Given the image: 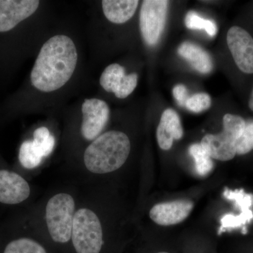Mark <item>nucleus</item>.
Segmentation results:
<instances>
[{"mask_svg":"<svg viewBox=\"0 0 253 253\" xmlns=\"http://www.w3.org/2000/svg\"><path fill=\"white\" fill-rule=\"evenodd\" d=\"M78 60L77 48L71 38L53 36L37 56L30 76L32 86L42 92L61 89L72 78Z\"/></svg>","mask_w":253,"mask_h":253,"instance_id":"1","label":"nucleus"},{"mask_svg":"<svg viewBox=\"0 0 253 253\" xmlns=\"http://www.w3.org/2000/svg\"><path fill=\"white\" fill-rule=\"evenodd\" d=\"M129 137L120 131H109L98 136L86 148L84 163L95 174L114 172L122 167L130 153Z\"/></svg>","mask_w":253,"mask_h":253,"instance_id":"2","label":"nucleus"},{"mask_svg":"<svg viewBox=\"0 0 253 253\" xmlns=\"http://www.w3.org/2000/svg\"><path fill=\"white\" fill-rule=\"evenodd\" d=\"M75 201L71 195L58 194L48 201L46 221L48 231L55 242L65 244L72 235Z\"/></svg>","mask_w":253,"mask_h":253,"instance_id":"3","label":"nucleus"},{"mask_svg":"<svg viewBox=\"0 0 253 253\" xmlns=\"http://www.w3.org/2000/svg\"><path fill=\"white\" fill-rule=\"evenodd\" d=\"M71 238L77 253H100L103 246L102 227L92 211L81 208L75 213Z\"/></svg>","mask_w":253,"mask_h":253,"instance_id":"4","label":"nucleus"},{"mask_svg":"<svg viewBox=\"0 0 253 253\" xmlns=\"http://www.w3.org/2000/svg\"><path fill=\"white\" fill-rule=\"evenodd\" d=\"M169 1L166 0H145L141 4L139 28L145 42L149 46L157 44L167 18Z\"/></svg>","mask_w":253,"mask_h":253,"instance_id":"5","label":"nucleus"},{"mask_svg":"<svg viewBox=\"0 0 253 253\" xmlns=\"http://www.w3.org/2000/svg\"><path fill=\"white\" fill-rule=\"evenodd\" d=\"M82 135L88 141L96 139L107 124L110 109L107 103L99 99H85L82 105Z\"/></svg>","mask_w":253,"mask_h":253,"instance_id":"6","label":"nucleus"},{"mask_svg":"<svg viewBox=\"0 0 253 253\" xmlns=\"http://www.w3.org/2000/svg\"><path fill=\"white\" fill-rule=\"evenodd\" d=\"M228 47L240 71L253 73V38L239 26H233L226 36Z\"/></svg>","mask_w":253,"mask_h":253,"instance_id":"7","label":"nucleus"},{"mask_svg":"<svg viewBox=\"0 0 253 253\" xmlns=\"http://www.w3.org/2000/svg\"><path fill=\"white\" fill-rule=\"evenodd\" d=\"M99 83L105 91L113 93L118 99H126L136 89L138 76L134 73L126 75L124 67L113 63L105 68Z\"/></svg>","mask_w":253,"mask_h":253,"instance_id":"8","label":"nucleus"},{"mask_svg":"<svg viewBox=\"0 0 253 253\" xmlns=\"http://www.w3.org/2000/svg\"><path fill=\"white\" fill-rule=\"evenodd\" d=\"M40 3L38 0H0V33L9 31L31 18Z\"/></svg>","mask_w":253,"mask_h":253,"instance_id":"9","label":"nucleus"},{"mask_svg":"<svg viewBox=\"0 0 253 253\" xmlns=\"http://www.w3.org/2000/svg\"><path fill=\"white\" fill-rule=\"evenodd\" d=\"M31 194L29 184L17 173L0 170V203L7 205L21 204Z\"/></svg>","mask_w":253,"mask_h":253,"instance_id":"10","label":"nucleus"},{"mask_svg":"<svg viewBox=\"0 0 253 253\" xmlns=\"http://www.w3.org/2000/svg\"><path fill=\"white\" fill-rule=\"evenodd\" d=\"M239 139L235 133L223 129L219 134H206L201 144L213 159L228 161L235 157L236 141Z\"/></svg>","mask_w":253,"mask_h":253,"instance_id":"11","label":"nucleus"},{"mask_svg":"<svg viewBox=\"0 0 253 253\" xmlns=\"http://www.w3.org/2000/svg\"><path fill=\"white\" fill-rule=\"evenodd\" d=\"M193 208V203L186 200L162 203L151 208L150 217L159 225H174L186 219Z\"/></svg>","mask_w":253,"mask_h":253,"instance_id":"12","label":"nucleus"},{"mask_svg":"<svg viewBox=\"0 0 253 253\" xmlns=\"http://www.w3.org/2000/svg\"><path fill=\"white\" fill-rule=\"evenodd\" d=\"M184 134L179 115L173 109H166L161 116L157 128V141L160 148L169 150L174 140H179Z\"/></svg>","mask_w":253,"mask_h":253,"instance_id":"13","label":"nucleus"},{"mask_svg":"<svg viewBox=\"0 0 253 253\" xmlns=\"http://www.w3.org/2000/svg\"><path fill=\"white\" fill-rule=\"evenodd\" d=\"M137 0H103V12L109 21L122 24L129 21L135 14L139 6Z\"/></svg>","mask_w":253,"mask_h":253,"instance_id":"14","label":"nucleus"},{"mask_svg":"<svg viewBox=\"0 0 253 253\" xmlns=\"http://www.w3.org/2000/svg\"><path fill=\"white\" fill-rule=\"evenodd\" d=\"M178 54L199 73L207 74L212 71L213 62L211 55L198 44L185 42L178 48Z\"/></svg>","mask_w":253,"mask_h":253,"instance_id":"15","label":"nucleus"},{"mask_svg":"<svg viewBox=\"0 0 253 253\" xmlns=\"http://www.w3.org/2000/svg\"><path fill=\"white\" fill-rule=\"evenodd\" d=\"M42 153L33 140L23 141L20 146L18 159L23 168L34 169L42 161Z\"/></svg>","mask_w":253,"mask_h":253,"instance_id":"16","label":"nucleus"},{"mask_svg":"<svg viewBox=\"0 0 253 253\" xmlns=\"http://www.w3.org/2000/svg\"><path fill=\"white\" fill-rule=\"evenodd\" d=\"M189 153L194 158L195 167L198 174L206 176L212 170L214 163L206 149L201 144H194L189 148Z\"/></svg>","mask_w":253,"mask_h":253,"instance_id":"17","label":"nucleus"},{"mask_svg":"<svg viewBox=\"0 0 253 253\" xmlns=\"http://www.w3.org/2000/svg\"><path fill=\"white\" fill-rule=\"evenodd\" d=\"M4 253H46L45 249L33 240L22 238L14 240L6 246Z\"/></svg>","mask_w":253,"mask_h":253,"instance_id":"18","label":"nucleus"},{"mask_svg":"<svg viewBox=\"0 0 253 253\" xmlns=\"http://www.w3.org/2000/svg\"><path fill=\"white\" fill-rule=\"evenodd\" d=\"M185 24L189 29L205 30L211 37H214L217 33V26L214 21L205 19L193 11H189L186 14Z\"/></svg>","mask_w":253,"mask_h":253,"instance_id":"19","label":"nucleus"},{"mask_svg":"<svg viewBox=\"0 0 253 253\" xmlns=\"http://www.w3.org/2000/svg\"><path fill=\"white\" fill-rule=\"evenodd\" d=\"M33 141L37 145L44 157H47L54 149L55 139L45 126L38 128L33 133Z\"/></svg>","mask_w":253,"mask_h":253,"instance_id":"20","label":"nucleus"},{"mask_svg":"<svg viewBox=\"0 0 253 253\" xmlns=\"http://www.w3.org/2000/svg\"><path fill=\"white\" fill-rule=\"evenodd\" d=\"M224 196L226 199L234 201L238 208L241 210V213L251 212L250 208L253 205V196L247 194L244 192V190H235L231 191L226 189L224 191Z\"/></svg>","mask_w":253,"mask_h":253,"instance_id":"21","label":"nucleus"},{"mask_svg":"<svg viewBox=\"0 0 253 253\" xmlns=\"http://www.w3.org/2000/svg\"><path fill=\"white\" fill-rule=\"evenodd\" d=\"M253 219L252 211L249 212L241 213L239 215L233 214H226L221 219V226L219 227L218 234H221L227 229H235L244 226L246 223L250 222Z\"/></svg>","mask_w":253,"mask_h":253,"instance_id":"22","label":"nucleus"},{"mask_svg":"<svg viewBox=\"0 0 253 253\" xmlns=\"http://www.w3.org/2000/svg\"><path fill=\"white\" fill-rule=\"evenodd\" d=\"M253 150V121L246 123L242 135L236 141V154L244 155Z\"/></svg>","mask_w":253,"mask_h":253,"instance_id":"23","label":"nucleus"},{"mask_svg":"<svg viewBox=\"0 0 253 253\" xmlns=\"http://www.w3.org/2000/svg\"><path fill=\"white\" fill-rule=\"evenodd\" d=\"M211 98L206 93H199L191 96L186 101L185 107L194 113H201L211 106Z\"/></svg>","mask_w":253,"mask_h":253,"instance_id":"24","label":"nucleus"},{"mask_svg":"<svg viewBox=\"0 0 253 253\" xmlns=\"http://www.w3.org/2000/svg\"><path fill=\"white\" fill-rule=\"evenodd\" d=\"M172 93L178 104L181 106H185L186 101L189 98L186 86L183 84H177L173 88Z\"/></svg>","mask_w":253,"mask_h":253,"instance_id":"25","label":"nucleus"},{"mask_svg":"<svg viewBox=\"0 0 253 253\" xmlns=\"http://www.w3.org/2000/svg\"><path fill=\"white\" fill-rule=\"evenodd\" d=\"M249 106L251 111H253V89L252 91V94H251V98H250Z\"/></svg>","mask_w":253,"mask_h":253,"instance_id":"26","label":"nucleus"},{"mask_svg":"<svg viewBox=\"0 0 253 253\" xmlns=\"http://www.w3.org/2000/svg\"><path fill=\"white\" fill-rule=\"evenodd\" d=\"M167 253V252H160V253Z\"/></svg>","mask_w":253,"mask_h":253,"instance_id":"27","label":"nucleus"}]
</instances>
